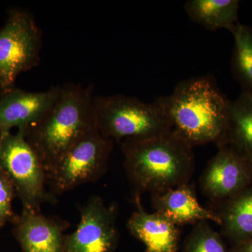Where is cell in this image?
I'll use <instances>...</instances> for the list:
<instances>
[{
    "mask_svg": "<svg viewBox=\"0 0 252 252\" xmlns=\"http://www.w3.org/2000/svg\"><path fill=\"white\" fill-rule=\"evenodd\" d=\"M69 226L67 220L23 208L13 234L23 252H63L67 235L64 231Z\"/></svg>",
    "mask_w": 252,
    "mask_h": 252,
    "instance_id": "obj_10",
    "label": "cell"
},
{
    "mask_svg": "<svg viewBox=\"0 0 252 252\" xmlns=\"http://www.w3.org/2000/svg\"><path fill=\"white\" fill-rule=\"evenodd\" d=\"M135 211L127 226L131 234L142 242L146 252H177L180 241L179 226L157 212L144 210L140 195H135Z\"/></svg>",
    "mask_w": 252,
    "mask_h": 252,
    "instance_id": "obj_12",
    "label": "cell"
},
{
    "mask_svg": "<svg viewBox=\"0 0 252 252\" xmlns=\"http://www.w3.org/2000/svg\"><path fill=\"white\" fill-rule=\"evenodd\" d=\"M16 196V190L11 177L0 165V228L8 223L13 225L17 221L19 215L12 208L13 200Z\"/></svg>",
    "mask_w": 252,
    "mask_h": 252,
    "instance_id": "obj_19",
    "label": "cell"
},
{
    "mask_svg": "<svg viewBox=\"0 0 252 252\" xmlns=\"http://www.w3.org/2000/svg\"><path fill=\"white\" fill-rule=\"evenodd\" d=\"M232 252H252V238L233 247Z\"/></svg>",
    "mask_w": 252,
    "mask_h": 252,
    "instance_id": "obj_20",
    "label": "cell"
},
{
    "mask_svg": "<svg viewBox=\"0 0 252 252\" xmlns=\"http://www.w3.org/2000/svg\"><path fill=\"white\" fill-rule=\"evenodd\" d=\"M193 147L173 129L123 140L124 167L135 195L189 183L195 170Z\"/></svg>",
    "mask_w": 252,
    "mask_h": 252,
    "instance_id": "obj_1",
    "label": "cell"
},
{
    "mask_svg": "<svg viewBox=\"0 0 252 252\" xmlns=\"http://www.w3.org/2000/svg\"><path fill=\"white\" fill-rule=\"evenodd\" d=\"M77 229L67 235L63 252H114L119 243L116 205L92 197L81 207Z\"/></svg>",
    "mask_w": 252,
    "mask_h": 252,
    "instance_id": "obj_9",
    "label": "cell"
},
{
    "mask_svg": "<svg viewBox=\"0 0 252 252\" xmlns=\"http://www.w3.org/2000/svg\"><path fill=\"white\" fill-rule=\"evenodd\" d=\"M167 112L172 129L193 147L227 140L230 100L209 76L178 83L173 92L158 99Z\"/></svg>",
    "mask_w": 252,
    "mask_h": 252,
    "instance_id": "obj_2",
    "label": "cell"
},
{
    "mask_svg": "<svg viewBox=\"0 0 252 252\" xmlns=\"http://www.w3.org/2000/svg\"><path fill=\"white\" fill-rule=\"evenodd\" d=\"M152 201L155 212L177 226L195 224L203 220H212L220 225L221 223L217 213L199 203L193 188L189 183L163 193L153 194Z\"/></svg>",
    "mask_w": 252,
    "mask_h": 252,
    "instance_id": "obj_13",
    "label": "cell"
},
{
    "mask_svg": "<svg viewBox=\"0 0 252 252\" xmlns=\"http://www.w3.org/2000/svg\"><path fill=\"white\" fill-rule=\"evenodd\" d=\"M61 86L49 90L29 92L16 89L1 94L0 97V132L11 128L27 130L39 122L59 97Z\"/></svg>",
    "mask_w": 252,
    "mask_h": 252,
    "instance_id": "obj_11",
    "label": "cell"
},
{
    "mask_svg": "<svg viewBox=\"0 0 252 252\" xmlns=\"http://www.w3.org/2000/svg\"><path fill=\"white\" fill-rule=\"evenodd\" d=\"M94 107L97 130L113 142L172 129L171 121L158 99L149 103L122 94L94 96Z\"/></svg>",
    "mask_w": 252,
    "mask_h": 252,
    "instance_id": "obj_4",
    "label": "cell"
},
{
    "mask_svg": "<svg viewBox=\"0 0 252 252\" xmlns=\"http://www.w3.org/2000/svg\"><path fill=\"white\" fill-rule=\"evenodd\" d=\"M182 252H228L221 235L209 224L198 222L186 238Z\"/></svg>",
    "mask_w": 252,
    "mask_h": 252,
    "instance_id": "obj_18",
    "label": "cell"
},
{
    "mask_svg": "<svg viewBox=\"0 0 252 252\" xmlns=\"http://www.w3.org/2000/svg\"><path fill=\"white\" fill-rule=\"evenodd\" d=\"M94 86L68 83L54 104L25 130L26 140L40 158L46 173L76 142L97 128Z\"/></svg>",
    "mask_w": 252,
    "mask_h": 252,
    "instance_id": "obj_3",
    "label": "cell"
},
{
    "mask_svg": "<svg viewBox=\"0 0 252 252\" xmlns=\"http://www.w3.org/2000/svg\"><path fill=\"white\" fill-rule=\"evenodd\" d=\"M232 34L234 36L232 72L242 86V92L252 97V28L239 23Z\"/></svg>",
    "mask_w": 252,
    "mask_h": 252,
    "instance_id": "obj_17",
    "label": "cell"
},
{
    "mask_svg": "<svg viewBox=\"0 0 252 252\" xmlns=\"http://www.w3.org/2000/svg\"><path fill=\"white\" fill-rule=\"evenodd\" d=\"M114 142L97 129L91 131L66 151L46 172L48 190L53 198L79 186L96 182L107 170Z\"/></svg>",
    "mask_w": 252,
    "mask_h": 252,
    "instance_id": "obj_5",
    "label": "cell"
},
{
    "mask_svg": "<svg viewBox=\"0 0 252 252\" xmlns=\"http://www.w3.org/2000/svg\"><path fill=\"white\" fill-rule=\"evenodd\" d=\"M238 0H189L185 9L194 23L209 31L227 29L233 32L239 24Z\"/></svg>",
    "mask_w": 252,
    "mask_h": 252,
    "instance_id": "obj_15",
    "label": "cell"
},
{
    "mask_svg": "<svg viewBox=\"0 0 252 252\" xmlns=\"http://www.w3.org/2000/svg\"><path fill=\"white\" fill-rule=\"evenodd\" d=\"M250 158H251V160H252V157H250Z\"/></svg>",
    "mask_w": 252,
    "mask_h": 252,
    "instance_id": "obj_21",
    "label": "cell"
},
{
    "mask_svg": "<svg viewBox=\"0 0 252 252\" xmlns=\"http://www.w3.org/2000/svg\"><path fill=\"white\" fill-rule=\"evenodd\" d=\"M220 217L222 233L233 247L252 238V186L223 201Z\"/></svg>",
    "mask_w": 252,
    "mask_h": 252,
    "instance_id": "obj_14",
    "label": "cell"
},
{
    "mask_svg": "<svg viewBox=\"0 0 252 252\" xmlns=\"http://www.w3.org/2000/svg\"><path fill=\"white\" fill-rule=\"evenodd\" d=\"M0 165L11 177L23 208L40 211L43 204L56 202L48 190L44 165L24 129L16 134L0 132Z\"/></svg>",
    "mask_w": 252,
    "mask_h": 252,
    "instance_id": "obj_6",
    "label": "cell"
},
{
    "mask_svg": "<svg viewBox=\"0 0 252 252\" xmlns=\"http://www.w3.org/2000/svg\"><path fill=\"white\" fill-rule=\"evenodd\" d=\"M219 150L209 161L200 179V189L212 201H224L251 186L250 157L228 140L218 144Z\"/></svg>",
    "mask_w": 252,
    "mask_h": 252,
    "instance_id": "obj_8",
    "label": "cell"
},
{
    "mask_svg": "<svg viewBox=\"0 0 252 252\" xmlns=\"http://www.w3.org/2000/svg\"><path fill=\"white\" fill-rule=\"evenodd\" d=\"M41 32L32 15L23 10L10 11L0 30V91L15 88L21 72L31 70L40 62Z\"/></svg>",
    "mask_w": 252,
    "mask_h": 252,
    "instance_id": "obj_7",
    "label": "cell"
},
{
    "mask_svg": "<svg viewBox=\"0 0 252 252\" xmlns=\"http://www.w3.org/2000/svg\"><path fill=\"white\" fill-rule=\"evenodd\" d=\"M252 158V97L242 92L230 101V130L228 139Z\"/></svg>",
    "mask_w": 252,
    "mask_h": 252,
    "instance_id": "obj_16",
    "label": "cell"
}]
</instances>
